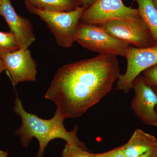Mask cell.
<instances>
[{
    "mask_svg": "<svg viewBox=\"0 0 157 157\" xmlns=\"http://www.w3.org/2000/svg\"><path fill=\"white\" fill-rule=\"evenodd\" d=\"M120 74L117 56L99 54L61 67L45 98L64 119L76 118L107 96Z\"/></svg>",
    "mask_w": 157,
    "mask_h": 157,
    "instance_id": "cell-1",
    "label": "cell"
},
{
    "mask_svg": "<svg viewBox=\"0 0 157 157\" xmlns=\"http://www.w3.org/2000/svg\"><path fill=\"white\" fill-rule=\"evenodd\" d=\"M14 110L22 121L21 127L15 132V134L19 135L21 142L25 147H28L33 137L36 138L39 144L36 157H43L48 144L56 138L63 139L70 145H77L86 149L84 144L77 137L78 127H75L73 131H67L63 124L64 119L57 110L50 119L41 118L36 114L26 112L18 97L14 102Z\"/></svg>",
    "mask_w": 157,
    "mask_h": 157,
    "instance_id": "cell-2",
    "label": "cell"
},
{
    "mask_svg": "<svg viewBox=\"0 0 157 157\" xmlns=\"http://www.w3.org/2000/svg\"><path fill=\"white\" fill-rule=\"evenodd\" d=\"M25 5L29 12L46 24L59 46L65 48L72 46L82 14L86 8L82 6L68 12H53L39 10L27 3Z\"/></svg>",
    "mask_w": 157,
    "mask_h": 157,
    "instance_id": "cell-3",
    "label": "cell"
},
{
    "mask_svg": "<svg viewBox=\"0 0 157 157\" xmlns=\"http://www.w3.org/2000/svg\"><path fill=\"white\" fill-rule=\"evenodd\" d=\"M75 42L99 54L125 57L130 44L117 39L97 25L79 22Z\"/></svg>",
    "mask_w": 157,
    "mask_h": 157,
    "instance_id": "cell-4",
    "label": "cell"
},
{
    "mask_svg": "<svg viewBox=\"0 0 157 157\" xmlns=\"http://www.w3.org/2000/svg\"><path fill=\"white\" fill-rule=\"evenodd\" d=\"M117 39L137 48L157 45L151 32L143 19L136 21L114 19L97 25Z\"/></svg>",
    "mask_w": 157,
    "mask_h": 157,
    "instance_id": "cell-5",
    "label": "cell"
},
{
    "mask_svg": "<svg viewBox=\"0 0 157 157\" xmlns=\"http://www.w3.org/2000/svg\"><path fill=\"white\" fill-rule=\"evenodd\" d=\"M142 19L138 9L127 7L122 0H98L83 11L80 22L98 25L114 19L136 21Z\"/></svg>",
    "mask_w": 157,
    "mask_h": 157,
    "instance_id": "cell-6",
    "label": "cell"
},
{
    "mask_svg": "<svg viewBox=\"0 0 157 157\" xmlns=\"http://www.w3.org/2000/svg\"><path fill=\"white\" fill-rule=\"evenodd\" d=\"M126 71L120 74L117 82L116 90L128 94L132 89L133 81L144 70L157 64V45L146 48L130 46L125 57Z\"/></svg>",
    "mask_w": 157,
    "mask_h": 157,
    "instance_id": "cell-7",
    "label": "cell"
},
{
    "mask_svg": "<svg viewBox=\"0 0 157 157\" xmlns=\"http://www.w3.org/2000/svg\"><path fill=\"white\" fill-rule=\"evenodd\" d=\"M132 87L135 91L131 102L132 110L144 123L157 128V96L152 88L144 83L141 74L133 81Z\"/></svg>",
    "mask_w": 157,
    "mask_h": 157,
    "instance_id": "cell-8",
    "label": "cell"
},
{
    "mask_svg": "<svg viewBox=\"0 0 157 157\" xmlns=\"http://www.w3.org/2000/svg\"><path fill=\"white\" fill-rule=\"evenodd\" d=\"M1 58L13 85L23 82L36 81L37 64L28 48H20L4 55Z\"/></svg>",
    "mask_w": 157,
    "mask_h": 157,
    "instance_id": "cell-9",
    "label": "cell"
},
{
    "mask_svg": "<svg viewBox=\"0 0 157 157\" xmlns=\"http://www.w3.org/2000/svg\"><path fill=\"white\" fill-rule=\"evenodd\" d=\"M0 15L6 20L10 32L17 39L20 48H28L35 42L36 36L30 21L16 13L11 0H1Z\"/></svg>",
    "mask_w": 157,
    "mask_h": 157,
    "instance_id": "cell-10",
    "label": "cell"
},
{
    "mask_svg": "<svg viewBox=\"0 0 157 157\" xmlns=\"http://www.w3.org/2000/svg\"><path fill=\"white\" fill-rule=\"evenodd\" d=\"M122 147L125 157H137L157 149V139L154 135L137 129Z\"/></svg>",
    "mask_w": 157,
    "mask_h": 157,
    "instance_id": "cell-11",
    "label": "cell"
},
{
    "mask_svg": "<svg viewBox=\"0 0 157 157\" xmlns=\"http://www.w3.org/2000/svg\"><path fill=\"white\" fill-rule=\"evenodd\" d=\"M42 11L68 12L82 6L79 0H22Z\"/></svg>",
    "mask_w": 157,
    "mask_h": 157,
    "instance_id": "cell-12",
    "label": "cell"
},
{
    "mask_svg": "<svg viewBox=\"0 0 157 157\" xmlns=\"http://www.w3.org/2000/svg\"><path fill=\"white\" fill-rule=\"evenodd\" d=\"M138 11L147 26L157 45V9L152 0H135Z\"/></svg>",
    "mask_w": 157,
    "mask_h": 157,
    "instance_id": "cell-13",
    "label": "cell"
},
{
    "mask_svg": "<svg viewBox=\"0 0 157 157\" xmlns=\"http://www.w3.org/2000/svg\"><path fill=\"white\" fill-rule=\"evenodd\" d=\"M17 39L11 32L0 31V58L6 54L16 51L20 49Z\"/></svg>",
    "mask_w": 157,
    "mask_h": 157,
    "instance_id": "cell-14",
    "label": "cell"
},
{
    "mask_svg": "<svg viewBox=\"0 0 157 157\" xmlns=\"http://www.w3.org/2000/svg\"><path fill=\"white\" fill-rule=\"evenodd\" d=\"M86 150L77 145L67 144L63 150L62 157H96L95 154L90 153Z\"/></svg>",
    "mask_w": 157,
    "mask_h": 157,
    "instance_id": "cell-15",
    "label": "cell"
},
{
    "mask_svg": "<svg viewBox=\"0 0 157 157\" xmlns=\"http://www.w3.org/2000/svg\"><path fill=\"white\" fill-rule=\"evenodd\" d=\"M144 82L148 86H157V64L144 71L142 73Z\"/></svg>",
    "mask_w": 157,
    "mask_h": 157,
    "instance_id": "cell-16",
    "label": "cell"
},
{
    "mask_svg": "<svg viewBox=\"0 0 157 157\" xmlns=\"http://www.w3.org/2000/svg\"><path fill=\"white\" fill-rule=\"evenodd\" d=\"M96 157H125L124 154L122 146L113 149L112 150L102 153L95 154Z\"/></svg>",
    "mask_w": 157,
    "mask_h": 157,
    "instance_id": "cell-17",
    "label": "cell"
},
{
    "mask_svg": "<svg viewBox=\"0 0 157 157\" xmlns=\"http://www.w3.org/2000/svg\"><path fill=\"white\" fill-rule=\"evenodd\" d=\"M81 2L82 6L86 8V9L92 6L93 4L97 2L98 0H79Z\"/></svg>",
    "mask_w": 157,
    "mask_h": 157,
    "instance_id": "cell-18",
    "label": "cell"
},
{
    "mask_svg": "<svg viewBox=\"0 0 157 157\" xmlns=\"http://www.w3.org/2000/svg\"><path fill=\"white\" fill-rule=\"evenodd\" d=\"M137 157H157V149L147 152Z\"/></svg>",
    "mask_w": 157,
    "mask_h": 157,
    "instance_id": "cell-19",
    "label": "cell"
},
{
    "mask_svg": "<svg viewBox=\"0 0 157 157\" xmlns=\"http://www.w3.org/2000/svg\"><path fill=\"white\" fill-rule=\"evenodd\" d=\"M4 70H5V66H4L2 60L0 58V74Z\"/></svg>",
    "mask_w": 157,
    "mask_h": 157,
    "instance_id": "cell-20",
    "label": "cell"
},
{
    "mask_svg": "<svg viewBox=\"0 0 157 157\" xmlns=\"http://www.w3.org/2000/svg\"><path fill=\"white\" fill-rule=\"evenodd\" d=\"M8 155L7 152L0 150V157H7Z\"/></svg>",
    "mask_w": 157,
    "mask_h": 157,
    "instance_id": "cell-21",
    "label": "cell"
},
{
    "mask_svg": "<svg viewBox=\"0 0 157 157\" xmlns=\"http://www.w3.org/2000/svg\"><path fill=\"white\" fill-rule=\"evenodd\" d=\"M151 87L152 88L153 90L154 91L155 93L156 94L157 96V86H154ZM155 111L157 114V106L155 108Z\"/></svg>",
    "mask_w": 157,
    "mask_h": 157,
    "instance_id": "cell-22",
    "label": "cell"
},
{
    "mask_svg": "<svg viewBox=\"0 0 157 157\" xmlns=\"http://www.w3.org/2000/svg\"><path fill=\"white\" fill-rule=\"evenodd\" d=\"M155 6L157 9V0H152Z\"/></svg>",
    "mask_w": 157,
    "mask_h": 157,
    "instance_id": "cell-23",
    "label": "cell"
},
{
    "mask_svg": "<svg viewBox=\"0 0 157 157\" xmlns=\"http://www.w3.org/2000/svg\"><path fill=\"white\" fill-rule=\"evenodd\" d=\"M1 0H0V4H1Z\"/></svg>",
    "mask_w": 157,
    "mask_h": 157,
    "instance_id": "cell-24",
    "label": "cell"
}]
</instances>
